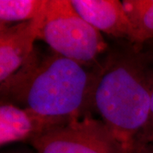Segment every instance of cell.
<instances>
[{
	"mask_svg": "<svg viewBox=\"0 0 153 153\" xmlns=\"http://www.w3.org/2000/svg\"><path fill=\"white\" fill-rule=\"evenodd\" d=\"M143 49L147 53L151 59L153 60V40L148 42L143 46Z\"/></svg>",
	"mask_w": 153,
	"mask_h": 153,
	"instance_id": "12",
	"label": "cell"
},
{
	"mask_svg": "<svg viewBox=\"0 0 153 153\" xmlns=\"http://www.w3.org/2000/svg\"><path fill=\"white\" fill-rule=\"evenodd\" d=\"M39 39L55 53L84 66H92L108 51L101 33L85 22L67 0H47Z\"/></svg>",
	"mask_w": 153,
	"mask_h": 153,
	"instance_id": "3",
	"label": "cell"
},
{
	"mask_svg": "<svg viewBox=\"0 0 153 153\" xmlns=\"http://www.w3.org/2000/svg\"><path fill=\"white\" fill-rule=\"evenodd\" d=\"M47 5V3H46ZM46 6L32 21L13 25L0 24V83L19 71L35 50L39 39Z\"/></svg>",
	"mask_w": 153,
	"mask_h": 153,
	"instance_id": "5",
	"label": "cell"
},
{
	"mask_svg": "<svg viewBox=\"0 0 153 153\" xmlns=\"http://www.w3.org/2000/svg\"><path fill=\"white\" fill-rule=\"evenodd\" d=\"M36 153H127L102 120L85 116L33 140Z\"/></svg>",
	"mask_w": 153,
	"mask_h": 153,
	"instance_id": "4",
	"label": "cell"
},
{
	"mask_svg": "<svg viewBox=\"0 0 153 153\" xmlns=\"http://www.w3.org/2000/svg\"><path fill=\"white\" fill-rule=\"evenodd\" d=\"M3 153H32L29 151H25V150H12V151H8Z\"/></svg>",
	"mask_w": 153,
	"mask_h": 153,
	"instance_id": "13",
	"label": "cell"
},
{
	"mask_svg": "<svg viewBox=\"0 0 153 153\" xmlns=\"http://www.w3.org/2000/svg\"><path fill=\"white\" fill-rule=\"evenodd\" d=\"M152 90L153 60L128 42L108 50L96 69L92 109L127 153L147 123Z\"/></svg>",
	"mask_w": 153,
	"mask_h": 153,
	"instance_id": "1",
	"label": "cell"
},
{
	"mask_svg": "<svg viewBox=\"0 0 153 153\" xmlns=\"http://www.w3.org/2000/svg\"><path fill=\"white\" fill-rule=\"evenodd\" d=\"M123 4L134 31L133 44L143 48L153 40V0H124Z\"/></svg>",
	"mask_w": 153,
	"mask_h": 153,
	"instance_id": "8",
	"label": "cell"
},
{
	"mask_svg": "<svg viewBox=\"0 0 153 153\" xmlns=\"http://www.w3.org/2000/svg\"><path fill=\"white\" fill-rule=\"evenodd\" d=\"M96 69L51 51L32 56L14 75L0 83L1 102L38 114L72 121L92 109Z\"/></svg>",
	"mask_w": 153,
	"mask_h": 153,
	"instance_id": "2",
	"label": "cell"
},
{
	"mask_svg": "<svg viewBox=\"0 0 153 153\" xmlns=\"http://www.w3.org/2000/svg\"><path fill=\"white\" fill-rule=\"evenodd\" d=\"M46 3L47 0H1L0 24L32 21L42 13Z\"/></svg>",
	"mask_w": 153,
	"mask_h": 153,
	"instance_id": "9",
	"label": "cell"
},
{
	"mask_svg": "<svg viewBox=\"0 0 153 153\" xmlns=\"http://www.w3.org/2000/svg\"><path fill=\"white\" fill-rule=\"evenodd\" d=\"M128 153H153V145L137 144L133 146Z\"/></svg>",
	"mask_w": 153,
	"mask_h": 153,
	"instance_id": "11",
	"label": "cell"
},
{
	"mask_svg": "<svg viewBox=\"0 0 153 153\" xmlns=\"http://www.w3.org/2000/svg\"><path fill=\"white\" fill-rule=\"evenodd\" d=\"M137 144H150L153 145V90L152 94V100H151V107H150V113L146 125L144 130L138 137L136 142Z\"/></svg>",
	"mask_w": 153,
	"mask_h": 153,
	"instance_id": "10",
	"label": "cell"
},
{
	"mask_svg": "<svg viewBox=\"0 0 153 153\" xmlns=\"http://www.w3.org/2000/svg\"><path fill=\"white\" fill-rule=\"evenodd\" d=\"M71 122L38 114L31 110L11 103L1 102L0 105V143L23 142L38 139L57 126Z\"/></svg>",
	"mask_w": 153,
	"mask_h": 153,
	"instance_id": "6",
	"label": "cell"
},
{
	"mask_svg": "<svg viewBox=\"0 0 153 153\" xmlns=\"http://www.w3.org/2000/svg\"><path fill=\"white\" fill-rule=\"evenodd\" d=\"M82 19L100 33L134 44V31L123 2L118 0H70Z\"/></svg>",
	"mask_w": 153,
	"mask_h": 153,
	"instance_id": "7",
	"label": "cell"
}]
</instances>
